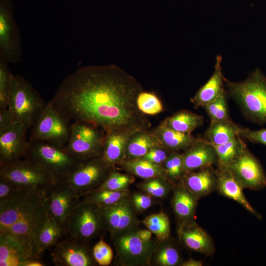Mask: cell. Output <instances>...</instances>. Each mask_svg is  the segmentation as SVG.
<instances>
[{
	"label": "cell",
	"instance_id": "cell-47",
	"mask_svg": "<svg viewBox=\"0 0 266 266\" xmlns=\"http://www.w3.org/2000/svg\"><path fill=\"white\" fill-rule=\"evenodd\" d=\"M14 123L11 112L6 108L0 110V132L3 131Z\"/></svg>",
	"mask_w": 266,
	"mask_h": 266
},
{
	"label": "cell",
	"instance_id": "cell-39",
	"mask_svg": "<svg viewBox=\"0 0 266 266\" xmlns=\"http://www.w3.org/2000/svg\"><path fill=\"white\" fill-rule=\"evenodd\" d=\"M226 94L224 90L217 99L202 107L211 121L230 120Z\"/></svg>",
	"mask_w": 266,
	"mask_h": 266
},
{
	"label": "cell",
	"instance_id": "cell-30",
	"mask_svg": "<svg viewBox=\"0 0 266 266\" xmlns=\"http://www.w3.org/2000/svg\"><path fill=\"white\" fill-rule=\"evenodd\" d=\"M120 166L127 173L144 179L158 177H166L163 166L142 158L125 160Z\"/></svg>",
	"mask_w": 266,
	"mask_h": 266
},
{
	"label": "cell",
	"instance_id": "cell-40",
	"mask_svg": "<svg viewBox=\"0 0 266 266\" xmlns=\"http://www.w3.org/2000/svg\"><path fill=\"white\" fill-rule=\"evenodd\" d=\"M138 109L146 115H156L164 110L163 105L154 94L141 92L136 100Z\"/></svg>",
	"mask_w": 266,
	"mask_h": 266
},
{
	"label": "cell",
	"instance_id": "cell-48",
	"mask_svg": "<svg viewBox=\"0 0 266 266\" xmlns=\"http://www.w3.org/2000/svg\"><path fill=\"white\" fill-rule=\"evenodd\" d=\"M152 233L147 230H138L136 231V234L138 237L144 242H149L151 241Z\"/></svg>",
	"mask_w": 266,
	"mask_h": 266
},
{
	"label": "cell",
	"instance_id": "cell-2",
	"mask_svg": "<svg viewBox=\"0 0 266 266\" xmlns=\"http://www.w3.org/2000/svg\"><path fill=\"white\" fill-rule=\"evenodd\" d=\"M47 218L45 190L22 189L0 201V235L18 241L33 258L35 239Z\"/></svg>",
	"mask_w": 266,
	"mask_h": 266
},
{
	"label": "cell",
	"instance_id": "cell-21",
	"mask_svg": "<svg viewBox=\"0 0 266 266\" xmlns=\"http://www.w3.org/2000/svg\"><path fill=\"white\" fill-rule=\"evenodd\" d=\"M179 182L199 199L216 189V171L211 166L187 172Z\"/></svg>",
	"mask_w": 266,
	"mask_h": 266
},
{
	"label": "cell",
	"instance_id": "cell-42",
	"mask_svg": "<svg viewBox=\"0 0 266 266\" xmlns=\"http://www.w3.org/2000/svg\"><path fill=\"white\" fill-rule=\"evenodd\" d=\"M92 253L96 262L101 266L109 265L113 258L111 248L102 238L94 246Z\"/></svg>",
	"mask_w": 266,
	"mask_h": 266
},
{
	"label": "cell",
	"instance_id": "cell-31",
	"mask_svg": "<svg viewBox=\"0 0 266 266\" xmlns=\"http://www.w3.org/2000/svg\"><path fill=\"white\" fill-rule=\"evenodd\" d=\"M162 122L175 131L191 133L203 125L204 120L202 116L190 111L182 110L167 117Z\"/></svg>",
	"mask_w": 266,
	"mask_h": 266
},
{
	"label": "cell",
	"instance_id": "cell-17",
	"mask_svg": "<svg viewBox=\"0 0 266 266\" xmlns=\"http://www.w3.org/2000/svg\"><path fill=\"white\" fill-rule=\"evenodd\" d=\"M29 127L16 122L0 132V165L11 163L23 158L28 141L26 133Z\"/></svg>",
	"mask_w": 266,
	"mask_h": 266
},
{
	"label": "cell",
	"instance_id": "cell-34",
	"mask_svg": "<svg viewBox=\"0 0 266 266\" xmlns=\"http://www.w3.org/2000/svg\"><path fill=\"white\" fill-rule=\"evenodd\" d=\"M141 223L157 237L161 242L167 240L170 233L169 220L167 215L163 212L150 215Z\"/></svg>",
	"mask_w": 266,
	"mask_h": 266
},
{
	"label": "cell",
	"instance_id": "cell-25",
	"mask_svg": "<svg viewBox=\"0 0 266 266\" xmlns=\"http://www.w3.org/2000/svg\"><path fill=\"white\" fill-rule=\"evenodd\" d=\"M154 130L162 145L171 152L185 151L199 139L191 133L172 130L162 122Z\"/></svg>",
	"mask_w": 266,
	"mask_h": 266
},
{
	"label": "cell",
	"instance_id": "cell-15",
	"mask_svg": "<svg viewBox=\"0 0 266 266\" xmlns=\"http://www.w3.org/2000/svg\"><path fill=\"white\" fill-rule=\"evenodd\" d=\"M130 197L115 204L100 207L106 228L111 237L126 231L138 229L140 222Z\"/></svg>",
	"mask_w": 266,
	"mask_h": 266
},
{
	"label": "cell",
	"instance_id": "cell-29",
	"mask_svg": "<svg viewBox=\"0 0 266 266\" xmlns=\"http://www.w3.org/2000/svg\"><path fill=\"white\" fill-rule=\"evenodd\" d=\"M240 129L230 120L211 121L204 139L211 145H220L239 135Z\"/></svg>",
	"mask_w": 266,
	"mask_h": 266
},
{
	"label": "cell",
	"instance_id": "cell-1",
	"mask_svg": "<svg viewBox=\"0 0 266 266\" xmlns=\"http://www.w3.org/2000/svg\"><path fill=\"white\" fill-rule=\"evenodd\" d=\"M142 91L132 75L115 65L77 68L61 83L51 100L71 121L94 125L105 133L150 129L136 100Z\"/></svg>",
	"mask_w": 266,
	"mask_h": 266
},
{
	"label": "cell",
	"instance_id": "cell-32",
	"mask_svg": "<svg viewBox=\"0 0 266 266\" xmlns=\"http://www.w3.org/2000/svg\"><path fill=\"white\" fill-rule=\"evenodd\" d=\"M238 135L220 145H211L216 153L218 167H225L230 165L241 153L246 146Z\"/></svg>",
	"mask_w": 266,
	"mask_h": 266
},
{
	"label": "cell",
	"instance_id": "cell-16",
	"mask_svg": "<svg viewBox=\"0 0 266 266\" xmlns=\"http://www.w3.org/2000/svg\"><path fill=\"white\" fill-rule=\"evenodd\" d=\"M50 255L57 266H93L97 263L85 243L71 239L58 241Z\"/></svg>",
	"mask_w": 266,
	"mask_h": 266
},
{
	"label": "cell",
	"instance_id": "cell-14",
	"mask_svg": "<svg viewBox=\"0 0 266 266\" xmlns=\"http://www.w3.org/2000/svg\"><path fill=\"white\" fill-rule=\"evenodd\" d=\"M223 168L229 170L244 189L258 190L266 187V175L263 167L246 146L230 165Z\"/></svg>",
	"mask_w": 266,
	"mask_h": 266
},
{
	"label": "cell",
	"instance_id": "cell-24",
	"mask_svg": "<svg viewBox=\"0 0 266 266\" xmlns=\"http://www.w3.org/2000/svg\"><path fill=\"white\" fill-rule=\"evenodd\" d=\"M198 200L180 182L174 186L171 205L179 224L194 220Z\"/></svg>",
	"mask_w": 266,
	"mask_h": 266
},
{
	"label": "cell",
	"instance_id": "cell-46",
	"mask_svg": "<svg viewBox=\"0 0 266 266\" xmlns=\"http://www.w3.org/2000/svg\"><path fill=\"white\" fill-rule=\"evenodd\" d=\"M24 189L5 179L0 178V201L9 198Z\"/></svg>",
	"mask_w": 266,
	"mask_h": 266
},
{
	"label": "cell",
	"instance_id": "cell-35",
	"mask_svg": "<svg viewBox=\"0 0 266 266\" xmlns=\"http://www.w3.org/2000/svg\"><path fill=\"white\" fill-rule=\"evenodd\" d=\"M174 185L166 177H158L144 179L138 187L152 197L163 199L166 197Z\"/></svg>",
	"mask_w": 266,
	"mask_h": 266
},
{
	"label": "cell",
	"instance_id": "cell-4",
	"mask_svg": "<svg viewBox=\"0 0 266 266\" xmlns=\"http://www.w3.org/2000/svg\"><path fill=\"white\" fill-rule=\"evenodd\" d=\"M230 96L240 106L245 116L259 124H266V77L256 69L244 80L231 82L226 78Z\"/></svg>",
	"mask_w": 266,
	"mask_h": 266
},
{
	"label": "cell",
	"instance_id": "cell-18",
	"mask_svg": "<svg viewBox=\"0 0 266 266\" xmlns=\"http://www.w3.org/2000/svg\"><path fill=\"white\" fill-rule=\"evenodd\" d=\"M179 238L189 249L207 255L214 252V246L210 236L194 220L179 224Z\"/></svg>",
	"mask_w": 266,
	"mask_h": 266
},
{
	"label": "cell",
	"instance_id": "cell-36",
	"mask_svg": "<svg viewBox=\"0 0 266 266\" xmlns=\"http://www.w3.org/2000/svg\"><path fill=\"white\" fill-rule=\"evenodd\" d=\"M134 180L135 179L133 175L128 173L126 174L121 173L115 168L111 172L102 184L96 190L129 191L130 186L134 182Z\"/></svg>",
	"mask_w": 266,
	"mask_h": 266
},
{
	"label": "cell",
	"instance_id": "cell-7",
	"mask_svg": "<svg viewBox=\"0 0 266 266\" xmlns=\"http://www.w3.org/2000/svg\"><path fill=\"white\" fill-rule=\"evenodd\" d=\"M105 135L103 130L94 125L74 121L65 147L70 154L81 161L100 157Z\"/></svg>",
	"mask_w": 266,
	"mask_h": 266
},
{
	"label": "cell",
	"instance_id": "cell-26",
	"mask_svg": "<svg viewBox=\"0 0 266 266\" xmlns=\"http://www.w3.org/2000/svg\"><path fill=\"white\" fill-rule=\"evenodd\" d=\"M162 145L154 129H144L135 132L130 139L125 160L143 157L153 148Z\"/></svg>",
	"mask_w": 266,
	"mask_h": 266
},
{
	"label": "cell",
	"instance_id": "cell-5",
	"mask_svg": "<svg viewBox=\"0 0 266 266\" xmlns=\"http://www.w3.org/2000/svg\"><path fill=\"white\" fill-rule=\"evenodd\" d=\"M47 103L25 78L14 75L7 106L14 123L22 122L31 128Z\"/></svg>",
	"mask_w": 266,
	"mask_h": 266
},
{
	"label": "cell",
	"instance_id": "cell-6",
	"mask_svg": "<svg viewBox=\"0 0 266 266\" xmlns=\"http://www.w3.org/2000/svg\"><path fill=\"white\" fill-rule=\"evenodd\" d=\"M71 121L48 102L31 127L30 140L46 141L65 146L70 133Z\"/></svg>",
	"mask_w": 266,
	"mask_h": 266
},
{
	"label": "cell",
	"instance_id": "cell-13",
	"mask_svg": "<svg viewBox=\"0 0 266 266\" xmlns=\"http://www.w3.org/2000/svg\"><path fill=\"white\" fill-rule=\"evenodd\" d=\"M0 178L24 189L45 190L54 183L48 174L24 159L0 165Z\"/></svg>",
	"mask_w": 266,
	"mask_h": 266
},
{
	"label": "cell",
	"instance_id": "cell-12",
	"mask_svg": "<svg viewBox=\"0 0 266 266\" xmlns=\"http://www.w3.org/2000/svg\"><path fill=\"white\" fill-rule=\"evenodd\" d=\"M47 212L66 232L69 219L80 201L66 181L53 183L45 190Z\"/></svg>",
	"mask_w": 266,
	"mask_h": 266
},
{
	"label": "cell",
	"instance_id": "cell-20",
	"mask_svg": "<svg viewBox=\"0 0 266 266\" xmlns=\"http://www.w3.org/2000/svg\"><path fill=\"white\" fill-rule=\"evenodd\" d=\"M216 171V189L219 194L237 202L256 217L261 219V215L249 202L244 194V188L233 175L225 168L218 167Z\"/></svg>",
	"mask_w": 266,
	"mask_h": 266
},
{
	"label": "cell",
	"instance_id": "cell-50",
	"mask_svg": "<svg viewBox=\"0 0 266 266\" xmlns=\"http://www.w3.org/2000/svg\"><path fill=\"white\" fill-rule=\"evenodd\" d=\"M45 265L38 260V259L32 258L28 260L23 266H43Z\"/></svg>",
	"mask_w": 266,
	"mask_h": 266
},
{
	"label": "cell",
	"instance_id": "cell-44",
	"mask_svg": "<svg viewBox=\"0 0 266 266\" xmlns=\"http://www.w3.org/2000/svg\"><path fill=\"white\" fill-rule=\"evenodd\" d=\"M130 198L136 212L145 211L152 206L153 203L152 197L147 194L135 193L130 195Z\"/></svg>",
	"mask_w": 266,
	"mask_h": 266
},
{
	"label": "cell",
	"instance_id": "cell-8",
	"mask_svg": "<svg viewBox=\"0 0 266 266\" xmlns=\"http://www.w3.org/2000/svg\"><path fill=\"white\" fill-rule=\"evenodd\" d=\"M106 229L100 208L87 201H80L72 213L66 227L70 239L85 243Z\"/></svg>",
	"mask_w": 266,
	"mask_h": 266
},
{
	"label": "cell",
	"instance_id": "cell-28",
	"mask_svg": "<svg viewBox=\"0 0 266 266\" xmlns=\"http://www.w3.org/2000/svg\"><path fill=\"white\" fill-rule=\"evenodd\" d=\"M30 259L26 250L18 241L0 235V266H23Z\"/></svg>",
	"mask_w": 266,
	"mask_h": 266
},
{
	"label": "cell",
	"instance_id": "cell-23",
	"mask_svg": "<svg viewBox=\"0 0 266 266\" xmlns=\"http://www.w3.org/2000/svg\"><path fill=\"white\" fill-rule=\"evenodd\" d=\"M222 61L221 56L216 57L213 75L191 99V101L196 108L202 107L214 101L225 90L223 87L224 77L222 71Z\"/></svg>",
	"mask_w": 266,
	"mask_h": 266
},
{
	"label": "cell",
	"instance_id": "cell-33",
	"mask_svg": "<svg viewBox=\"0 0 266 266\" xmlns=\"http://www.w3.org/2000/svg\"><path fill=\"white\" fill-rule=\"evenodd\" d=\"M130 195L129 191L99 190L82 196L84 198L82 201L92 203L101 208L117 203L129 197Z\"/></svg>",
	"mask_w": 266,
	"mask_h": 266
},
{
	"label": "cell",
	"instance_id": "cell-22",
	"mask_svg": "<svg viewBox=\"0 0 266 266\" xmlns=\"http://www.w3.org/2000/svg\"><path fill=\"white\" fill-rule=\"evenodd\" d=\"M136 132L119 131L105 133L102 157L115 167L116 166H120L125 160L128 142Z\"/></svg>",
	"mask_w": 266,
	"mask_h": 266
},
{
	"label": "cell",
	"instance_id": "cell-45",
	"mask_svg": "<svg viewBox=\"0 0 266 266\" xmlns=\"http://www.w3.org/2000/svg\"><path fill=\"white\" fill-rule=\"evenodd\" d=\"M239 134L251 142L266 145V129L252 130L240 127Z\"/></svg>",
	"mask_w": 266,
	"mask_h": 266
},
{
	"label": "cell",
	"instance_id": "cell-10",
	"mask_svg": "<svg viewBox=\"0 0 266 266\" xmlns=\"http://www.w3.org/2000/svg\"><path fill=\"white\" fill-rule=\"evenodd\" d=\"M22 44L11 0H0V57L8 64L21 60Z\"/></svg>",
	"mask_w": 266,
	"mask_h": 266
},
{
	"label": "cell",
	"instance_id": "cell-38",
	"mask_svg": "<svg viewBox=\"0 0 266 266\" xmlns=\"http://www.w3.org/2000/svg\"><path fill=\"white\" fill-rule=\"evenodd\" d=\"M163 166L166 178L173 183L180 181L185 173L183 167L182 153H180L179 152H171Z\"/></svg>",
	"mask_w": 266,
	"mask_h": 266
},
{
	"label": "cell",
	"instance_id": "cell-19",
	"mask_svg": "<svg viewBox=\"0 0 266 266\" xmlns=\"http://www.w3.org/2000/svg\"><path fill=\"white\" fill-rule=\"evenodd\" d=\"M185 172L211 167L218 160L213 147L205 139H199L182 153Z\"/></svg>",
	"mask_w": 266,
	"mask_h": 266
},
{
	"label": "cell",
	"instance_id": "cell-43",
	"mask_svg": "<svg viewBox=\"0 0 266 266\" xmlns=\"http://www.w3.org/2000/svg\"><path fill=\"white\" fill-rule=\"evenodd\" d=\"M171 152H172L163 145H159L151 149L141 158L155 164L163 166Z\"/></svg>",
	"mask_w": 266,
	"mask_h": 266
},
{
	"label": "cell",
	"instance_id": "cell-37",
	"mask_svg": "<svg viewBox=\"0 0 266 266\" xmlns=\"http://www.w3.org/2000/svg\"><path fill=\"white\" fill-rule=\"evenodd\" d=\"M8 63L0 57V110L7 108L14 75L10 72Z\"/></svg>",
	"mask_w": 266,
	"mask_h": 266
},
{
	"label": "cell",
	"instance_id": "cell-11",
	"mask_svg": "<svg viewBox=\"0 0 266 266\" xmlns=\"http://www.w3.org/2000/svg\"><path fill=\"white\" fill-rule=\"evenodd\" d=\"M137 229L126 231L111 237L118 256L125 265H148L157 249L155 242L151 240L144 242L138 237Z\"/></svg>",
	"mask_w": 266,
	"mask_h": 266
},
{
	"label": "cell",
	"instance_id": "cell-9",
	"mask_svg": "<svg viewBox=\"0 0 266 266\" xmlns=\"http://www.w3.org/2000/svg\"><path fill=\"white\" fill-rule=\"evenodd\" d=\"M115 167L102 157L81 162L66 181L80 198L97 189Z\"/></svg>",
	"mask_w": 266,
	"mask_h": 266
},
{
	"label": "cell",
	"instance_id": "cell-49",
	"mask_svg": "<svg viewBox=\"0 0 266 266\" xmlns=\"http://www.w3.org/2000/svg\"><path fill=\"white\" fill-rule=\"evenodd\" d=\"M181 266H202V263L200 261L189 259L186 261L182 262Z\"/></svg>",
	"mask_w": 266,
	"mask_h": 266
},
{
	"label": "cell",
	"instance_id": "cell-3",
	"mask_svg": "<svg viewBox=\"0 0 266 266\" xmlns=\"http://www.w3.org/2000/svg\"><path fill=\"white\" fill-rule=\"evenodd\" d=\"M23 159L48 174L54 183L65 181L82 162L70 154L65 146L30 140Z\"/></svg>",
	"mask_w": 266,
	"mask_h": 266
},
{
	"label": "cell",
	"instance_id": "cell-27",
	"mask_svg": "<svg viewBox=\"0 0 266 266\" xmlns=\"http://www.w3.org/2000/svg\"><path fill=\"white\" fill-rule=\"evenodd\" d=\"M66 232L54 219L49 216L36 237L33 247V258L39 259L44 250L55 245Z\"/></svg>",
	"mask_w": 266,
	"mask_h": 266
},
{
	"label": "cell",
	"instance_id": "cell-41",
	"mask_svg": "<svg viewBox=\"0 0 266 266\" xmlns=\"http://www.w3.org/2000/svg\"><path fill=\"white\" fill-rule=\"evenodd\" d=\"M155 253V261L158 266H175L182 263L178 251L171 245L163 246Z\"/></svg>",
	"mask_w": 266,
	"mask_h": 266
}]
</instances>
